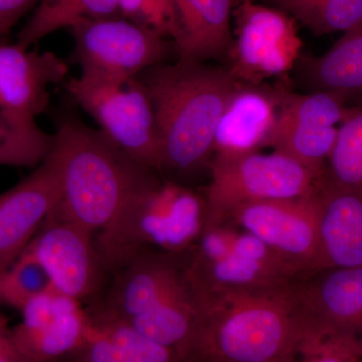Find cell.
Wrapping results in <instances>:
<instances>
[{"label": "cell", "instance_id": "obj_1", "mask_svg": "<svg viewBox=\"0 0 362 362\" xmlns=\"http://www.w3.org/2000/svg\"><path fill=\"white\" fill-rule=\"evenodd\" d=\"M148 94L161 147V175L185 181L209 169L221 115L242 83L225 66L176 59L136 77Z\"/></svg>", "mask_w": 362, "mask_h": 362}, {"label": "cell", "instance_id": "obj_2", "mask_svg": "<svg viewBox=\"0 0 362 362\" xmlns=\"http://www.w3.org/2000/svg\"><path fill=\"white\" fill-rule=\"evenodd\" d=\"M300 280L202 298L199 332L183 361L287 362L313 332L300 297Z\"/></svg>", "mask_w": 362, "mask_h": 362}, {"label": "cell", "instance_id": "obj_3", "mask_svg": "<svg viewBox=\"0 0 362 362\" xmlns=\"http://www.w3.org/2000/svg\"><path fill=\"white\" fill-rule=\"evenodd\" d=\"M47 157L59 188L49 218L76 223L94 235L110 225L154 171L130 158L101 130L70 114L57 122Z\"/></svg>", "mask_w": 362, "mask_h": 362}, {"label": "cell", "instance_id": "obj_4", "mask_svg": "<svg viewBox=\"0 0 362 362\" xmlns=\"http://www.w3.org/2000/svg\"><path fill=\"white\" fill-rule=\"evenodd\" d=\"M110 278L105 299L93 310L175 350L180 362L185 361L197 339L202 306L185 252H142Z\"/></svg>", "mask_w": 362, "mask_h": 362}, {"label": "cell", "instance_id": "obj_5", "mask_svg": "<svg viewBox=\"0 0 362 362\" xmlns=\"http://www.w3.org/2000/svg\"><path fill=\"white\" fill-rule=\"evenodd\" d=\"M206 223L204 194L152 171L95 244L109 277L137 255L182 254Z\"/></svg>", "mask_w": 362, "mask_h": 362}, {"label": "cell", "instance_id": "obj_6", "mask_svg": "<svg viewBox=\"0 0 362 362\" xmlns=\"http://www.w3.org/2000/svg\"><path fill=\"white\" fill-rule=\"evenodd\" d=\"M185 255L201 300L225 292L280 287L306 277L262 240L228 223L207 226Z\"/></svg>", "mask_w": 362, "mask_h": 362}, {"label": "cell", "instance_id": "obj_7", "mask_svg": "<svg viewBox=\"0 0 362 362\" xmlns=\"http://www.w3.org/2000/svg\"><path fill=\"white\" fill-rule=\"evenodd\" d=\"M209 171L204 194L206 228L218 225L233 209L249 202L312 197L327 180V173H317L277 151L214 154Z\"/></svg>", "mask_w": 362, "mask_h": 362}, {"label": "cell", "instance_id": "obj_8", "mask_svg": "<svg viewBox=\"0 0 362 362\" xmlns=\"http://www.w3.org/2000/svg\"><path fill=\"white\" fill-rule=\"evenodd\" d=\"M73 35L74 63L80 77L122 85L151 66L165 63L171 47L154 28L123 16L83 21L69 28Z\"/></svg>", "mask_w": 362, "mask_h": 362}, {"label": "cell", "instance_id": "obj_9", "mask_svg": "<svg viewBox=\"0 0 362 362\" xmlns=\"http://www.w3.org/2000/svg\"><path fill=\"white\" fill-rule=\"evenodd\" d=\"M66 88L124 153L161 173V147L153 107L137 78L116 85L71 78Z\"/></svg>", "mask_w": 362, "mask_h": 362}, {"label": "cell", "instance_id": "obj_10", "mask_svg": "<svg viewBox=\"0 0 362 362\" xmlns=\"http://www.w3.org/2000/svg\"><path fill=\"white\" fill-rule=\"evenodd\" d=\"M233 13L235 37L226 68L238 82L263 85L298 64L302 40L294 18L252 0L242 2Z\"/></svg>", "mask_w": 362, "mask_h": 362}, {"label": "cell", "instance_id": "obj_11", "mask_svg": "<svg viewBox=\"0 0 362 362\" xmlns=\"http://www.w3.org/2000/svg\"><path fill=\"white\" fill-rule=\"evenodd\" d=\"M319 216L320 192L242 204L220 223H232L251 233L302 275L308 276L318 271Z\"/></svg>", "mask_w": 362, "mask_h": 362}, {"label": "cell", "instance_id": "obj_12", "mask_svg": "<svg viewBox=\"0 0 362 362\" xmlns=\"http://www.w3.org/2000/svg\"><path fill=\"white\" fill-rule=\"evenodd\" d=\"M333 92L300 95L279 87V113L268 146L301 162L317 173H326V163L338 132V124L352 108Z\"/></svg>", "mask_w": 362, "mask_h": 362}, {"label": "cell", "instance_id": "obj_13", "mask_svg": "<svg viewBox=\"0 0 362 362\" xmlns=\"http://www.w3.org/2000/svg\"><path fill=\"white\" fill-rule=\"evenodd\" d=\"M23 252L39 262L54 289L80 302L94 298L109 277L95 235L74 223L47 216Z\"/></svg>", "mask_w": 362, "mask_h": 362}, {"label": "cell", "instance_id": "obj_14", "mask_svg": "<svg viewBox=\"0 0 362 362\" xmlns=\"http://www.w3.org/2000/svg\"><path fill=\"white\" fill-rule=\"evenodd\" d=\"M21 321L13 328L14 342L26 362H57L84 344L89 317L81 302L47 290L23 307Z\"/></svg>", "mask_w": 362, "mask_h": 362}, {"label": "cell", "instance_id": "obj_15", "mask_svg": "<svg viewBox=\"0 0 362 362\" xmlns=\"http://www.w3.org/2000/svg\"><path fill=\"white\" fill-rule=\"evenodd\" d=\"M298 287L312 329L362 356V267L315 272Z\"/></svg>", "mask_w": 362, "mask_h": 362}, {"label": "cell", "instance_id": "obj_16", "mask_svg": "<svg viewBox=\"0 0 362 362\" xmlns=\"http://www.w3.org/2000/svg\"><path fill=\"white\" fill-rule=\"evenodd\" d=\"M58 176L49 157L0 194V275L18 258L58 202Z\"/></svg>", "mask_w": 362, "mask_h": 362}, {"label": "cell", "instance_id": "obj_17", "mask_svg": "<svg viewBox=\"0 0 362 362\" xmlns=\"http://www.w3.org/2000/svg\"><path fill=\"white\" fill-rule=\"evenodd\" d=\"M66 62L52 52L0 44V109L25 120L47 111L49 87L65 82Z\"/></svg>", "mask_w": 362, "mask_h": 362}, {"label": "cell", "instance_id": "obj_18", "mask_svg": "<svg viewBox=\"0 0 362 362\" xmlns=\"http://www.w3.org/2000/svg\"><path fill=\"white\" fill-rule=\"evenodd\" d=\"M278 113V88L240 84L216 127L214 156H240L268 146Z\"/></svg>", "mask_w": 362, "mask_h": 362}, {"label": "cell", "instance_id": "obj_19", "mask_svg": "<svg viewBox=\"0 0 362 362\" xmlns=\"http://www.w3.org/2000/svg\"><path fill=\"white\" fill-rule=\"evenodd\" d=\"M356 267H362V192L327 180L320 192L318 271Z\"/></svg>", "mask_w": 362, "mask_h": 362}, {"label": "cell", "instance_id": "obj_20", "mask_svg": "<svg viewBox=\"0 0 362 362\" xmlns=\"http://www.w3.org/2000/svg\"><path fill=\"white\" fill-rule=\"evenodd\" d=\"M176 57L180 61L228 59L233 42L230 18L237 0H171Z\"/></svg>", "mask_w": 362, "mask_h": 362}, {"label": "cell", "instance_id": "obj_21", "mask_svg": "<svg viewBox=\"0 0 362 362\" xmlns=\"http://www.w3.org/2000/svg\"><path fill=\"white\" fill-rule=\"evenodd\" d=\"M302 65L314 92L337 93L347 101L362 98V28L344 33L329 51Z\"/></svg>", "mask_w": 362, "mask_h": 362}, {"label": "cell", "instance_id": "obj_22", "mask_svg": "<svg viewBox=\"0 0 362 362\" xmlns=\"http://www.w3.org/2000/svg\"><path fill=\"white\" fill-rule=\"evenodd\" d=\"M119 16V0H40L32 18L16 35V44L30 49L62 28H71L83 21Z\"/></svg>", "mask_w": 362, "mask_h": 362}, {"label": "cell", "instance_id": "obj_23", "mask_svg": "<svg viewBox=\"0 0 362 362\" xmlns=\"http://www.w3.org/2000/svg\"><path fill=\"white\" fill-rule=\"evenodd\" d=\"M316 35L362 28V0H268Z\"/></svg>", "mask_w": 362, "mask_h": 362}, {"label": "cell", "instance_id": "obj_24", "mask_svg": "<svg viewBox=\"0 0 362 362\" xmlns=\"http://www.w3.org/2000/svg\"><path fill=\"white\" fill-rule=\"evenodd\" d=\"M54 146L49 134L35 121L25 120L0 109V166L35 168Z\"/></svg>", "mask_w": 362, "mask_h": 362}, {"label": "cell", "instance_id": "obj_25", "mask_svg": "<svg viewBox=\"0 0 362 362\" xmlns=\"http://www.w3.org/2000/svg\"><path fill=\"white\" fill-rule=\"evenodd\" d=\"M326 173L333 185L362 192V107L352 108L338 127Z\"/></svg>", "mask_w": 362, "mask_h": 362}, {"label": "cell", "instance_id": "obj_26", "mask_svg": "<svg viewBox=\"0 0 362 362\" xmlns=\"http://www.w3.org/2000/svg\"><path fill=\"white\" fill-rule=\"evenodd\" d=\"M90 323L115 344L124 362H180L175 350L143 337L125 324L90 309Z\"/></svg>", "mask_w": 362, "mask_h": 362}, {"label": "cell", "instance_id": "obj_27", "mask_svg": "<svg viewBox=\"0 0 362 362\" xmlns=\"http://www.w3.org/2000/svg\"><path fill=\"white\" fill-rule=\"evenodd\" d=\"M52 287L39 262L23 252L0 275V306L6 305L21 312L30 300Z\"/></svg>", "mask_w": 362, "mask_h": 362}, {"label": "cell", "instance_id": "obj_28", "mask_svg": "<svg viewBox=\"0 0 362 362\" xmlns=\"http://www.w3.org/2000/svg\"><path fill=\"white\" fill-rule=\"evenodd\" d=\"M123 18L154 28L173 42L177 33L171 0H119Z\"/></svg>", "mask_w": 362, "mask_h": 362}, {"label": "cell", "instance_id": "obj_29", "mask_svg": "<svg viewBox=\"0 0 362 362\" xmlns=\"http://www.w3.org/2000/svg\"><path fill=\"white\" fill-rule=\"evenodd\" d=\"M361 359V354L349 345L312 332L287 362H359Z\"/></svg>", "mask_w": 362, "mask_h": 362}, {"label": "cell", "instance_id": "obj_30", "mask_svg": "<svg viewBox=\"0 0 362 362\" xmlns=\"http://www.w3.org/2000/svg\"><path fill=\"white\" fill-rule=\"evenodd\" d=\"M40 0H0V37H6Z\"/></svg>", "mask_w": 362, "mask_h": 362}, {"label": "cell", "instance_id": "obj_31", "mask_svg": "<svg viewBox=\"0 0 362 362\" xmlns=\"http://www.w3.org/2000/svg\"><path fill=\"white\" fill-rule=\"evenodd\" d=\"M0 362H23L14 342L13 328L0 306Z\"/></svg>", "mask_w": 362, "mask_h": 362}, {"label": "cell", "instance_id": "obj_32", "mask_svg": "<svg viewBox=\"0 0 362 362\" xmlns=\"http://www.w3.org/2000/svg\"><path fill=\"white\" fill-rule=\"evenodd\" d=\"M182 362H209V361H199V359H194V361H182Z\"/></svg>", "mask_w": 362, "mask_h": 362}, {"label": "cell", "instance_id": "obj_33", "mask_svg": "<svg viewBox=\"0 0 362 362\" xmlns=\"http://www.w3.org/2000/svg\"><path fill=\"white\" fill-rule=\"evenodd\" d=\"M66 361H68L69 362H76L75 361H74V359H73V358H71V356H66Z\"/></svg>", "mask_w": 362, "mask_h": 362}, {"label": "cell", "instance_id": "obj_34", "mask_svg": "<svg viewBox=\"0 0 362 362\" xmlns=\"http://www.w3.org/2000/svg\"><path fill=\"white\" fill-rule=\"evenodd\" d=\"M244 1H250V0H237V6H239V4H242V2Z\"/></svg>", "mask_w": 362, "mask_h": 362}, {"label": "cell", "instance_id": "obj_35", "mask_svg": "<svg viewBox=\"0 0 362 362\" xmlns=\"http://www.w3.org/2000/svg\"><path fill=\"white\" fill-rule=\"evenodd\" d=\"M62 361H63L64 362H69L68 361H66V358L62 359ZM57 362H61V361H57Z\"/></svg>", "mask_w": 362, "mask_h": 362}, {"label": "cell", "instance_id": "obj_36", "mask_svg": "<svg viewBox=\"0 0 362 362\" xmlns=\"http://www.w3.org/2000/svg\"><path fill=\"white\" fill-rule=\"evenodd\" d=\"M359 362H362V359H361V361H359Z\"/></svg>", "mask_w": 362, "mask_h": 362}, {"label": "cell", "instance_id": "obj_37", "mask_svg": "<svg viewBox=\"0 0 362 362\" xmlns=\"http://www.w3.org/2000/svg\"><path fill=\"white\" fill-rule=\"evenodd\" d=\"M23 362H26V361H23Z\"/></svg>", "mask_w": 362, "mask_h": 362}]
</instances>
